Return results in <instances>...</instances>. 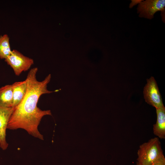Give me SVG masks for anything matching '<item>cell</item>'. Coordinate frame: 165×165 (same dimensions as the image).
<instances>
[{
  "instance_id": "obj_3",
  "label": "cell",
  "mask_w": 165,
  "mask_h": 165,
  "mask_svg": "<svg viewBox=\"0 0 165 165\" xmlns=\"http://www.w3.org/2000/svg\"><path fill=\"white\" fill-rule=\"evenodd\" d=\"M5 61L13 69L15 75L19 76L23 72L29 70L34 64L32 58L25 56L16 50H12Z\"/></svg>"
},
{
  "instance_id": "obj_5",
  "label": "cell",
  "mask_w": 165,
  "mask_h": 165,
  "mask_svg": "<svg viewBox=\"0 0 165 165\" xmlns=\"http://www.w3.org/2000/svg\"><path fill=\"white\" fill-rule=\"evenodd\" d=\"M147 81L143 90L146 102L156 108L164 106L162 96L154 78L151 77L147 79Z\"/></svg>"
},
{
  "instance_id": "obj_1",
  "label": "cell",
  "mask_w": 165,
  "mask_h": 165,
  "mask_svg": "<svg viewBox=\"0 0 165 165\" xmlns=\"http://www.w3.org/2000/svg\"><path fill=\"white\" fill-rule=\"evenodd\" d=\"M38 71L37 67L31 69L25 80L27 84L25 95L22 101L14 108L9 121L7 129L15 130L22 129L32 136L43 140V136L38 129L42 118L51 115L50 110H42L37 106L39 99L43 94L53 92L47 89V85L50 81V74L42 81L36 79Z\"/></svg>"
},
{
  "instance_id": "obj_2",
  "label": "cell",
  "mask_w": 165,
  "mask_h": 165,
  "mask_svg": "<svg viewBox=\"0 0 165 165\" xmlns=\"http://www.w3.org/2000/svg\"><path fill=\"white\" fill-rule=\"evenodd\" d=\"M137 155V162L140 165H151L164 155L159 138H151L141 144Z\"/></svg>"
},
{
  "instance_id": "obj_10",
  "label": "cell",
  "mask_w": 165,
  "mask_h": 165,
  "mask_svg": "<svg viewBox=\"0 0 165 165\" xmlns=\"http://www.w3.org/2000/svg\"><path fill=\"white\" fill-rule=\"evenodd\" d=\"M9 38L7 34L0 36V58L5 59L11 53Z\"/></svg>"
},
{
  "instance_id": "obj_8",
  "label": "cell",
  "mask_w": 165,
  "mask_h": 165,
  "mask_svg": "<svg viewBox=\"0 0 165 165\" xmlns=\"http://www.w3.org/2000/svg\"><path fill=\"white\" fill-rule=\"evenodd\" d=\"M13 90V107L17 106L24 97L27 89V84L25 80L16 82L12 84Z\"/></svg>"
},
{
  "instance_id": "obj_6",
  "label": "cell",
  "mask_w": 165,
  "mask_h": 165,
  "mask_svg": "<svg viewBox=\"0 0 165 165\" xmlns=\"http://www.w3.org/2000/svg\"><path fill=\"white\" fill-rule=\"evenodd\" d=\"M14 108L0 107V147L3 150L7 148L6 136L8 123L13 112Z\"/></svg>"
},
{
  "instance_id": "obj_9",
  "label": "cell",
  "mask_w": 165,
  "mask_h": 165,
  "mask_svg": "<svg viewBox=\"0 0 165 165\" xmlns=\"http://www.w3.org/2000/svg\"><path fill=\"white\" fill-rule=\"evenodd\" d=\"M13 90L12 85L0 88V107H13Z\"/></svg>"
},
{
  "instance_id": "obj_7",
  "label": "cell",
  "mask_w": 165,
  "mask_h": 165,
  "mask_svg": "<svg viewBox=\"0 0 165 165\" xmlns=\"http://www.w3.org/2000/svg\"><path fill=\"white\" fill-rule=\"evenodd\" d=\"M156 121L153 125L154 134L161 139L165 138V107L156 108Z\"/></svg>"
},
{
  "instance_id": "obj_12",
  "label": "cell",
  "mask_w": 165,
  "mask_h": 165,
  "mask_svg": "<svg viewBox=\"0 0 165 165\" xmlns=\"http://www.w3.org/2000/svg\"><path fill=\"white\" fill-rule=\"evenodd\" d=\"M136 165H140L139 163H138L137 162Z\"/></svg>"
},
{
  "instance_id": "obj_4",
  "label": "cell",
  "mask_w": 165,
  "mask_h": 165,
  "mask_svg": "<svg viewBox=\"0 0 165 165\" xmlns=\"http://www.w3.org/2000/svg\"><path fill=\"white\" fill-rule=\"evenodd\" d=\"M164 0H147L140 2L137 8L139 16L152 19L157 12L160 11L162 20L165 22Z\"/></svg>"
},
{
  "instance_id": "obj_11",
  "label": "cell",
  "mask_w": 165,
  "mask_h": 165,
  "mask_svg": "<svg viewBox=\"0 0 165 165\" xmlns=\"http://www.w3.org/2000/svg\"><path fill=\"white\" fill-rule=\"evenodd\" d=\"M151 165H165V158L164 155L159 158Z\"/></svg>"
}]
</instances>
